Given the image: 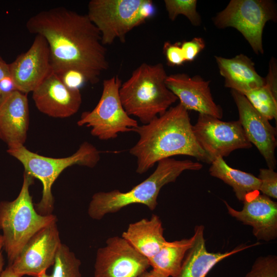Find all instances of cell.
Masks as SVG:
<instances>
[{
    "label": "cell",
    "instance_id": "obj_8",
    "mask_svg": "<svg viewBox=\"0 0 277 277\" xmlns=\"http://www.w3.org/2000/svg\"><path fill=\"white\" fill-rule=\"evenodd\" d=\"M122 81L118 75L105 80L101 98L95 108L82 113L77 124L91 128L101 140L116 138L120 133L135 131L138 125L125 110L120 96Z\"/></svg>",
    "mask_w": 277,
    "mask_h": 277
},
{
    "label": "cell",
    "instance_id": "obj_3",
    "mask_svg": "<svg viewBox=\"0 0 277 277\" xmlns=\"http://www.w3.org/2000/svg\"><path fill=\"white\" fill-rule=\"evenodd\" d=\"M203 165L190 160H176L171 157L157 162L155 170L147 179L129 191L114 190L96 192L90 202L88 214L92 219L99 220L109 213H115L128 205L140 204L153 210L161 188L174 182L186 170L197 171Z\"/></svg>",
    "mask_w": 277,
    "mask_h": 277
},
{
    "label": "cell",
    "instance_id": "obj_9",
    "mask_svg": "<svg viewBox=\"0 0 277 277\" xmlns=\"http://www.w3.org/2000/svg\"><path fill=\"white\" fill-rule=\"evenodd\" d=\"M276 19V5L271 0H231L212 20L219 29H236L255 53L263 54L264 27L267 22Z\"/></svg>",
    "mask_w": 277,
    "mask_h": 277
},
{
    "label": "cell",
    "instance_id": "obj_19",
    "mask_svg": "<svg viewBox=\"0 0 277 277\" xmlns=\"http://www.w3.org/2000/svg\"><path fill=\"white\" fill-rule=\"evenodd\" d=\"M204 227L196 225L194 239L191 248L187 252L181 269L174 277H206L211 269L221 261L241 251L260 244L241 245L225 252H210L207 251L204 236Z\"/></svg>",
    "mask_w": 277,
    "mask_h": 277
},
{
    "label": "cell",
    "instance_id": "obj_7",
    "mask_svg": "<svg viewBox=\"0 0 277 277\" xmlns=\"http://www.w3.org/2000/svg\"><path fill=\"white\" fill-rule=\"evenodd\" d=\"M155 11L151 0H91L87 14L106 46L116 39L124 43L126 34L152 17Z\"/></svg>",
    "mask_w": 277,
    "mask_h": 277
},
{
    "label": "cell",
    "instance_id": "obj_29",
    "mask_svg": "<svg viewBox=\"0 0 277 277\" xmlns=\"http://www.w3.org/2000/svg\"><path fill=\"white\" fill-rule=\"evenodd\" d=\"M181 47L185 61L191 62L205 47V43L202 38L196 37L190 41L184 42Z\"/></svg>",
    "mask_w": 277,
    "mask_h": 277
},
{
    "label": "cell",
    "instance_id": "obj_35",
    "mask_svg": "<svg viewBox=\"0 0 277 277\" xmlns=\"http://www.w3.org/2000/svg\"><path fill=\"white\" fill-rule=\"evenodd\" d=\"M141 277H169L160 272H158L154 269H152L149 271H146Z\"/></svg>",
    "mask_w": 277,
    "mask_h": 277
},
{
    "label": "cell",
    "instance_id": "obj_30",
    "mask_svg": "<svg viewBox=\"0 0 277 277\" xmlns=\"http://www.w3.org/2000/svg\"><path fill=\"white\" fill-rule=\"evenodd\" d=\"M164 52L168 64L171 66L181 65L185 62L181 44L179 43H165Z\"/></svg>",
    "mask_w": 277,
    "mask_h": 277
},
{
    "label": "cell",
    "instance_id": "obj_12",
    "mask_svg": "<svg viewBox=\"0 0 277 277\" xmlns=\"http://www.w3.org/2000/svg\"><path fill=\"white\" fill-rule=\"evenodd\" d=\"M56 223L40 229L25 244L9 265L15 273L22 276L38 277L53 265L56 252L62 243Z\"/></svg>",
    "mask_w": 277,
    "mask_h": 277
},
{
    "label": "cell",
    "instance_id": "obj_17",
    "mask_svg": "<svg viewBox=\"0 0 277 277\" xmlns=\"http://www.w3.org/2000/svg\"><path fill=\"white\" fill-rule=\"evenodd\" d=\"M165 82L168 88L188 111L222 118V108L213 100L209 81L199 75L191 76L182 73L167 75Z\"/></svg>",
    "mask_w": 277,
    "mask_h": 277
},
{
    "label": "cell",
    "instance_id": "obj_13",
    "mask_svg": "<svg viewBox=\"0 0 277 277\" xmlns=\"http://www.w3.org/2000/svg\"><path fill=\"white\" fill-rule=\"evenodd\" d=\"M9 66L16 90L26 94L32 92L52 71L45 38L35 35L29 49L18 55Z\"/></svg>",
    "mask_w": 277,
    "mask_h": 277
},
{
    "label": "cell",
    "instance_id": "obj_34",
    "mask_svg": "<svg viewBox=\"0 0 277 277\" xmlns=\"http://www.w3.org/2000/svg\"><path fill=\"white\" fill-rule=\"evenodd\" d=\"M0 277H22V276L15 273L11 266L8 265L6 268L0 273Z\"/></svg>",
    "mask_w": 277,
    "mask_h": 277
},
{
    "label": "cell",
    "instance_id": "obj_27",
    "mask_svg": "<svg viewBox=\"0 0 277 277\" xmlns=\"http://www.w3.org/2000/svg\"><path fill=\"white\" fill-rule=\"evenodd\" d=\"M245 277H277L276 255L258 258Z\"/></svg>",
    "mask_w": 277,
    "mask_h": 277
},
{
    "label": "cell",
    "instance_id": "obj_10",
    "mask_svg": "<svg viewBox=\"0 0 277 277\" xmlns=\"http://www.w3.org/2000/svg\"><path fill=\"white\" fill-rule=\"evenodd\" d=\"M192 130L198 143L212 161L225 157L240 149H248V140L239 121L225 122L216 117L199 114Z\"/></svg>",
    "mask_w": 277,
    "mask_h": 277
},
{
    "label": "cell",
    "instance_id": "obj_11",
    "mask_svg": "<svg viewBox=\"0 0 277 277\" xmlns=\"http://www.w3.org/2000/svg\"><path fill=\"white\" fill-rule=\"evenodd\" d=\"M149 267L148 259L124 238L112 236L97 250L94 277H141Z\"/></svg>",
    "mask_w": 277,
    "mask_h": 277
},
{
    "label": "cell",
    "instance_id": "obj_28",
    "mask_svg": "<svg viewBox=\"0 0 277 277\" xmlns=\"http://www.w3.org/2000/svg\"><path fill=\"white\" fill-rule=\"evenodd\" d=\"M258 178L261 184L259 191L269 197L277 198V173L274 169L262 168L260 169Z\"/></svg>",
    "mask_w": 277,
    "mask_h": 277
},
{
    "label": "cell",
    "instance_id": "obj_1",
    "mask_svg": "<svg viewBox=\"0 0 277 277\" xmlns=\"http://www.w3.org/2000/svg\"><path fill=\"white\" fill-rule=\"evenodd\" d=\"M28 31L47 41L52 71L61 76L69 70L95 84L109 67L107 49L98 29L87 14L64 7L42 10L26 22Z\"/></svg>",
    "mask_w": 277,
    "mask_h": 277
},
{
    "label": "cell",
    "instance_id": "obj_21",
    "mask_svg": "<svg viewBox=\"0 0 277 277\" xmlns=\"http://www.w3.org/2000/svg\"><path fill=\"white\" fill-rule=\"evenodd\" d=\"M163 233L161 220L153 214L149 220L143 219L130 224L122 237L149 260L166 243Z\"/></svg>",
    "mask_w": 277,
    "mask_h": 277
},
{
    "label": "cell",
    "instance_id": "obj_38",
    "mask_svg": "<svg viewBox=\"0 0 277 277\" xmlns=\"http://www.w3.org/2000/svg\"><path fill=\"white\" fill-rule=\"evenodd\" d=\"M0 98H1V92H0Z\"/></svg>",
    "mask_w": 277,
    "mask_h": 277
},
{
    "label": "cell",
    "instance_id": "obj_14",
    "mask_svg": "<svg viewBox=\"0 0 277 277\" xmlns=\"http://www.w3.org/2000/svg\"><path fill=\"white\" fill-rule=\"evenodd\" d=\"M237 107L239 122L249 142L255 146L265 159L268 168L275 169L276 160V129L258 111L242 93L231 90Z\"/></svg>",
    "mask_w": 277,
    "mask_h": 277
},
{
    "label": "cell",
    "instance_id": "obj_36",
    "mask_svg": "<svg viewBox=\"0 0 277 277\" xmlns=\"http://www.w3.org/2000/svg\"><path fill=\"white\" fill-rule=\"evenodd\" d=\"M4 240L2 235H0V273L3 271L4 259L2 254V249L4 248Z\"/></svg>",
    "mask_w": 277,
    "mask_h": 277
},
{
    "label": "cell",
    "instance_id": "obj_33",
    "mask_svg": "<svg viewBox=\"0 0 277 277\" xmlns=\"http://www.w3.org/2000/svg\"><path fill=\"white\" fill-rule=\"evenodd\" d=\"M9 76H10L9 64L0 56V81Z\"/></svg>",
    "mask_w": 277,
    "mask_h": 277
},
{
    "label": "cell",
    "instance_id": "obj_5",
    "mask_svg": "<svg viewBox=\"0 0 277 277\" xmlns=\"http://www.w3.org/2000/svg\"><path fill=\"white\" fill-rule=\"evenodd\" d=\"M34 177L24 171L21 190L12 201L0 202V230L4 248L11 265L30 239L42 228L56 222L53 214L42 215L35 210L29 187Z\"/></svg>",
    "mask_w": 277,
    "mask_h": 277
},
{
    "label": "cell",
    "instance_id": "obj_31",
    "mask_svg": "<svg viewBox=\"0 0 277 277\" xmlns=\"http://www.w3.org/2000/svg\"><path fill=\"white\" fill-rule=\"evenodd\" d=\"M60 77L67 87L72 89L80 90L86 82L83 74L75 70H68Z\"/></svg>",
    "mask_w": 277,
    "mask_h": 277
},
{
    "label": "cell",
    "instance_id": "obj_25",
    "mask_svg": "<svg viewBox=\"0 0 277 277\" xmlns=\"http://www.w3.org/2000/svg\"><path fill=\"white\" fill-rule=\"evenodd\" d=\"M80 260L69 247L61 243L56 252L50 277H81Z\"/></svg>",
    "mask_w": 277,
    "mask_h": 277
},
{
    "label": "cell",
    "instance_id": "obj_23",
    "mask_svg": "<svg viewBox=\"0 0 277 277\" xmlns=\"http://www.w3.org/2000/svg\"><path fill=\"white\" fill-rule=\"evenodd\" d=\"M265 84L243 94L252 106L268 120L277 118V63L272 57Z\"/></svg>",
    "mask_w": 277,
    "mask_h": 277
},
{
    "label": "cell",
    "instance_id": "obj_4",
    "mask_svg": "<svg viewBox=\"0 0 277 277\" xmlns=\"http://www.w3.org/2000/svg\"><path fill=\"white\" fill-rule=\"evenodd\" d=\"M167 75L163 65L142 63L122 84V104L129 116L143 124L164 113L178 100L166 84Z\"/></svg>",
    "mask_w": 277,
    "mask_h": 277
},
{
    "label": "cell",
    "instance_id": "obj_16",
    "mask_svg": "<svg viewBox=\"0 0 277 277\" xmlns=\"http://www.w3.org/2000/svg\"><path fill=\"white\" fill-rule=\"evenodd\" d=\"M32 98L40 112L55 118L74 115L82 102L80 90L67 87L53 71L32 92Z\"/></svg>",
    "mask_w": 277,
    "mask_h": 277
},
{
    "label": "cell",
    "instance_id": "obj_2",
    "mask_svg": "<svg viewBox=\"0 0 277 277\" xmlns=\"http://www.w3.org/2000/svg\"><path fill=\"white\" fill-rule=\"evenodd\" d=\"M139 135L129 150L136 158V172L143 174L155 163L174 155H185L211 164L194 136L188 111L180 103L135 130Z\"/></svg>",
    "mask_w": 277,
    "mask_h": 277
},
{
    "label": "cell",
    "instance_id": "obj_32",
    "mask_svg": "<svg viewBox=\"0 0 277 277\" xmlns=\"http://www.w3.org/2000/svg\"><path fill=\"white\" fill-rule=\"evenodd\" d=\"M15 90L16 89L10 76L5 77L1 80L0 81V101Z\"/></svg>",
    "mask_w": 277,
    "mask_h": 277
},
{
    "label": "cell",
    "instance_id": "obj_22",
    "mask_svg": "<svg viewBox=\"0 0 277 277\" xmlns=\"http://www.w3.org/2000/svg\"><path fill=\"white\" fill-rule=\"evenodd\" d=\"M210 174L220 179L231 186L236 198L243 202L248 194L259 191L260 180L253 174L233 169L224 161L218 157L211 164Z\"/></svg>",
    "mask_w": 277,
    "mask_h": 277
},
{
    "label": "cell",
    "instance_id": "obj_20",
    "mask_svg": "<svg viewBox=\"0 0 277 277\" xmlns=\"http://www.w3.org/2000/svg\"><path fill=\"white\" fill-rule=\"evenodd\" d=\"M214 57L226 87L244 94L265 84V77L257 72L254 63L247 55L240 54L230 58Z\"/></svg>",
    "mask_w": 277,
    "mask_h": 277
},
{
    "label": "cell",
    "instance_id": "obj_15",
    "mask_svg": "<svg viewBox=\"0 0 277 277\" xmlns=\"http://www.w3.org/2000/svg\"><path fill=\"white\" fill-rule=\"evenodd\" d=\"M259 192L246 196L241 210L233 209L225 201L224 203L231 216L252 227L258 240L269 242L277 237V203Z\"/></svg>",
    "mask_w": 277,
    "mask_h": 277
},
{
    "label": "cell",
    "instance_id": "obj_26",
    "mask_svg": "<svg viewBox=\"0 0 277 277\" xmlns=\"http://www.w3.org/2000/svg\"><path fill=\"white\" fill-rule=\"evenodd\" d=\"M196 0H165L164 4L169 18L174 21L179 15L186 17L191 24L199 26L202 24V18L197 11Z\"/></svg>",
    "mask_w": 277,
    "mask_h": 277
},
{
    "label": "cell",
    "instance_id": "obj_37",
    "mask_svg": "<svg viewBox=\"0 0 277 277\" xmlns=\"http://www.w3.org/2000/svg\"><path fill=\"white\" fill-rule=\"evenodd\" d=\"M38 277H50V275H48L46 273V271L42 272Z\"/></svg>",
    "mask_w": 277,
    "mask_h": 277
},
{
    "label": "cell",
    "instance_id": "obj_6",
    "mask_svg": "<svg viewBox=\"0 0 277 277\" xmlns=\"http://www.w3.org/2000/svg\"><path fill=\"white\" fill-rule=\"evenodd\" d=\"M7 152L23 165L25 172L41 181L42 196L36 204V211L40 214H51L54 208L52 187L60 174L67 168L77 165L89 168L95 167L100 159L101 152L92 144L83 142L71 155L53 158L34 153L24 145L8 148Z\"/></svg>",
    "mask_w": 277,
    "mask_h": 277
},
{
    "label": "cell",
    "instance_id": "obj_24",
    "mask_svg": "<svg viewBox=\"0 0 277 277\" xmlns=\"http://www.w3.org/2000/svg\"><path fill=\"white\" fill-rule=\"evenodd\" d=\"M194 235L173 242L167 241L160 251L149 260L152 269L168 276L174 277L179 273L184 259L194 241Z\"/></svg>",
    "mask_w": 277,
    "mask_h": 277
},
{
    "label": "cell",
    "instance_id": "obj_18",
    "mask_svg": "<svg viewBox=\"0 0 277 277\" xmlns=\"http://www.w3.org/2000/svg\"><path fill=\"white\" fill-rule=\"evenodd\" d=\"M29 125L26 94L15 90L0 101V139L12 148L24 145Z\"/></svg>",
    "mask_w": 277,
    "mask_h": 277
}]
</instances>
